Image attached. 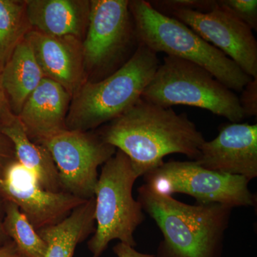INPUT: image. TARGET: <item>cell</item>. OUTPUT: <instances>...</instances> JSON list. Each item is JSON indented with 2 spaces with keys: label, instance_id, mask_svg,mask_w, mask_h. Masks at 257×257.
Segmentation results:
<instances>
[{
  "label": "cell",
  "instance_id": "8fae6325",
  "mask_svg": "<svg viewBox=\"0 0 257 257\" xmlns=\"http://www.w3.org/2000/svg\"><path fill=\"white\" fill-rule=\"evenodd\" d=\"M167 16L182 22L231 59L244 73L257 78V41L253 30L217 1L209 13L176 10Z\"/></svg>",
  "mask_w": 257,
  "mask_h": 257
},
{
  "label": "cell",
  "instance_id": "d6986e66",
  "mask_svg": "<svg viewBox=\"0 0 257 257\" xmlns=\"http://www.w3.org/2000/svg\"><path fill=\"white\" fill-rule=\"evenodd\" d=\"M3 225L7 236L27 257H45L47 244L13 203L4 202Z\"/></svg>",
  "mask_w": 257,
  "mask_h": 257
},
{
  "label": "cell",
  "instance_id": "9c48e42d",
  "mask_svg": "<svg viewBox=\"0 0 257 257\" xmlns=\"http://www.w3.org/2000/svg\"><path fill=\"white\" fill-rule=\"evenodd\" d=\"M50 152L62 191L87 200L94 197L98 167L116 151L98 134L64 130L37 143Z\"/></svg>",
  "mask_w": 257,
  "mask_h": 257
},
{
  "label": "cell",
  "instance_id": "cb8c5ba5",
  "mask_svg": "<svg viewBox=\"0 0 257 257\" xmlns=\"http://www.w3.org/2000/svg\"><path fill=\"white\" fill-rule=\"evenodd\" d=\"M15 159L16 157L13 145L8 138L0 133V174L5 167Z\"/></svg>",
  "mask_w": 257,
  "mask_h": 257
},
{
  "label": "cell",
  "instance_id": "3957f363",
  "mask_svg": "<svg viewBox=\"0 0 257 257\" xmlns=\"http://www.w3.org/2000/svg\"><path fill=\"white\" fill-rule=\"evenodd\" d=\"M160 64L157 53L140 45L133 57L109 77L84 82L72 97L67 130L88 132L124 114L141 99Z\"/></svg>",
  "mask_w": 257,
  "mask_h": 257
},
{
  "label": "cell",
  "instance_id": "9a60e30c",
  "mask_svg": "<svg viewBox=\"0 0 257 257\" xmlns=\"http://www.w3.org/2000/svg\"><path fill=\"white\" fill-rule=\"evenodd\" d=\"M25 10L29 25L54 37L72 36L80 40L87 32L90 1L28 0Z\"/></svg>",
  "mask_w": 257,
  "mask_h": 257
},
{
  "label": "cell",
  "instance_id": "277c9868",
  "mask_svg": "<svg viewBox=\"0 0 257 257\" xmlns=\"http://www.w3.org/2000/svg\"><path fill=\"white\" fill-rule=\"evenodd\" d=\"M130 9L140 45L155 53L163 52L197 64L232 91L241 92L252 79L192 29L157 11L148 1L132 0Z\"/></svg>",
  "mask_w": 257,
  "mask_h": 257
},
{
  "label": "cell",
  "instance_id": "7a4b0ae2",
  "mask_svg": "<svg viewBox=\"0 0 257 257\" xmlns=\"http://www.w3.org/2000/svg\"><path fill=\"white\" fill-rule=\"evenodd\" d=\"M138 192L143 211L163 236L157 257H221L232 207L218 203L191 205L146 184Z\"/></svg>",
  "mask_w": 257,
  "mask_h": 257
},
{
  "label": "cell",
  "instance_id": "2e32d148",
  "mask_svg": "<svg viewBox=\"0 0 257 257\" xmlns=\"http://www.w3.org/2000/svg\"><path fill=\"white\" fill-rule=\"evenodd\" d=\"M0 133L13 145L16 160L36 177L44 189L52 192H63L50 152L30 140L18 116L12 114L2 120Z\"/></svg>",
  "mask_w": 257,
  "mask_h": 257
},
{
  "label": "cell",
  "instance_id": "5bb4252c",
  "mask_svg": "<svg viewBox=\"0 0 257 257\" xmlns=\"http://www.w3.org/2000/svg\"><path fill=\"white\" fill-rule=\"evenodd\" d=\"M72 96L62 86L45 77L29 96L18 117L30 140H42L67 130Z\"/></svg>",
  "mask_w": 257,
  "mask_h": 257
},
{
  "label": "cell",
  "instance_id": "52a82bcc",
  "mask_svg": "<svg viewBox=\"0 0 257 257\" xmlns=\"http://www.w3.org/2000/svg\"><path fill=\"white\" fill-rule=\"evenodd\" d=\"M140 46L130 1H90L82 49L84 69L95 76L92 82L106 78L121 68Z\"/></svg>",
  "mask_w": 257,
  "mask_h": 257
},
{
  "label": "cell",
  "instance_id": "44dd1931",
  "mask_svg": "<svg viewBox=\"0 0 257 257\" xmlns=\"http://www.w3.org/2000/svg\"><path fill=\"white\" fill-rule=\"evenodd\" d=\"M148 2L154 9L165 15H169L176 10L209 13L217 4L216 0H152Z\"/></svg>",
  "mask_w": 257,
  "mask_h": 257
},
{
  "label": "cell",
  "instance_id": "ac0fdd59",
  "mask_svg": "<svg viewBox=\"0 0 257 257\" xmlns=\"http://www.w3.org/2000/svg\"><path fill=\"white\" fill-rule=\"evenodd\" d=\"M94 208L92 197L60 222L37 230L47 244L45 257H73L77 245L95 231Z\"/></svg>",
  "mask_w": 257,
  "mask_h": 257
},
{
  "label": "cell",
  "instance_id": "603a6c76",
  "mask_svg": "<svg viewBox=\"0 0 257 257\" xmlns=\"http://www.w3.org/2000/svg\"><path fill=\"white\" fill-rule=\"evenodd\" d=\"M240 106L245 117L257 116V78L251 79L241 91Z\"/></svg>",
  "mask_w": 257,
  "mask_h": 257
},
{
  "label": "cell",
  "instance_id": "8992f818",
  "mask_svg": "<svg viewBox=\"0 0 257 257\" xmlns=\"http://www.w3.org/2000/svg\"><path fill=\"white\" fill-rule=\"evenodd\" d=\"M138 178L130 159L120 150L103 165L94 192L96 229L88 241L92 257H100L113 240L137 246L134 234L145 219L133 195Z\"/></svg>",
  "mask_w": 257,
  "mask_h": 257
},
{
  "label": "cell",
  "instance_id": "ba28073f",
  "mask_svg": "<svg viewBox=\"0 0 257 257\" xmlns=\"http://www.w3.org/2000/svg\"><path fill=\"white\" fill-rule=\"evenodd\" d=\"M143 177L145 184L155 192L168 196L187 194L198 204L218 203L232 208L256 204L247 179L207 170L195 161L164 162Z\"/></svg>",
  "mask_w": 257,
  "mask_h": 257
},
{
  "label": "cell",
  "instance_id": "ffe728a7",
  "mask_svg": "<svg viewBox=\"0 0 257 257\" xmlns=\"http://www.w3.org/2000/svg\"><path fill=\"white\" fill-rule=\"evenodd\" d=\"M28 25L25 2L0 0V64L3 67L28 32Z\"/></svg>",
  "mask_w": 257,
  "mask_h": 257
},
{
  "label": "cell",
  "instance_id": "4316f807",
  "mask_svg": "<svg viewBox=\"0 0 257 257\" xmlns=\"http://www.w3.org/2000/svg\"><path fill=\"white\" fill-rule=\"evenodd\" d=\"M2 69H3V66L0 64V121L5 119L7 116L13 114L11 109H10L8 99H7L6 95H5L3 85H2Z\"/></svg>",
  "mask_w": 257,
  "mask_h": 257
},
{
  "label": "cell",
  "instance_id": "83f0119b",
  "mask_svg": "<svg viewBox=\"0 0 257 257\" xmlns=\"http://www.w3.org/2000/svg\"><path fill=\"white\" fill-rule=\"evenodd\" d=\"M4 215V206L0 201V246H3L10 240V238L7 236L6 233H5L4 225H3Z\"/></svg>",
  "mask_w": 257,
  "mask_h": 257
},
{
  "label": "cell",
  "instance_id": "7402d4cb",
  "mask_svg": "<svg viewBox=\"0 0 257 257\" xmlns=\"http://www.w3.org/2000/svg\"><path fill=\"white\" fill-rule=\"evenodd\" d=\"M219 2L253 31H257L256 0H219Z\"/></svg>",
  "mask_w": 257,
  "mask_h": 257
},
{
  "label": "cell",
  "instance_id": "7c38bea8",
  "mask_svg": "<svg viewBox=\"0 0 257 257\" xmlns=\"http://www.w3.org/2000/svg\"><path fill=\"white\" fill-rule=\"evenodd\" d=\"M194 161L207 170L240 176L250 182L257 177V124L222 125L215 139L202 144Z\"/></svg>",
  "mask_w": 257,
  "mask_h": 257
},
{
  "label": "cell",
  "instance_id": "e0dca14e",
  "mask_svg": "<svg viewBox=\"0 0 257 257\" xmlns=\"http://www.w3.org/2000/svg\"><path fill=\"white\" fill-rule=\"evenodd\" d=\"M45 76L25 37L2 69V85L13 114L18 116L29 96Z\"/></svg>",
  "mask_w": 257,
  "mask_h": 257
},
{
  "label": "cell",
  "instance_id": "30bf717a",
  "mask_svg": "<svg viewBox=\"0 0 257 257\" xmlns=\"http://www.w3.org/2000/svg\"><path fill=\"white\" fill-rule=\"evenodd\" d=\"M0 197L18 206L37 231L60 222L87 201L68 193L46 190L16 159L0 174Z\"/></svg>",
  "mask_w": 257,
  "mask_h": 257
},
{
  "label": "cell",
  "instance_id": "4fadbf2b",
  "mask_svg": "<svg viewBox=\"0 0 257 257\" xmlns=\"http://www.w3.org/2000/svg\"><path fill=\"white\" fill-rule=\"evenodd\" d=\"M45 77L60 84L73 96L84 84L82 43L72 36L54 37L37 30L25 36Z\"/></svg>",
  "mask_w": 257,
  "mask_h": 257
},
{
  "label": "cell",
  "instance_id": "d4e9b609",
  "mask_svg": "<svg viewBox=\"0 0 257 257\" xmlns=\"http://www.w3.org/2000/svg\"><path fill=\"white\" fill-rule=\"evenodd\" d=\"M113 251L117 257H157L156 255L139 252L133 246L121 242L115 245Z\"/></svg>",
  "mask_w": 257,
  "mask_h": 257
},
{
  "label": "cell",
  "instance_id": "5b68a950",
  "mask_svg": "<svg viewBox=\"0 0 257 257\" xmlns=\"http://www.w3.org/2000/svg\"><path fill=\"white\" fill-rule=\"evenodd\" d=\"M142 99L163 107L194 106L241 122L245 116L239 96L197 64L166 55Z\"/></svg>",
  "mask_w": 257,
  "mask_h": 257
},
{
  "label": "cell",
  "instance_id": "6da1fadb",
  "mask_svg": "<svg viewBox=\"0 0 257 257\" xmlns=\"http://www.w3.org/2000/svg\"><path fill=\"white\" fill-rule=\"evenodd\" d=\"M98 135L128 157L138 178L163 165L164 158L171 154L197 160L206 141L187 114L142 98Z\"/></svg>",
  "mask_w": 257,
  "mask_h": 257
},
{
  "label": "cell",
  "instance_id": "484cf974",
  "mask_svg": "<svg viewBox=\"0 0 257 257\" xmlns=\"http://www.w3.org/2000/svg\"><path fill=\"white\" fill-rule=\"evenodd\" d=\"M0 257H27L11 239L0 246Z\"/></svg>",
  "mask_w": 257,
  "mask_h": 257
}]
</instances>
